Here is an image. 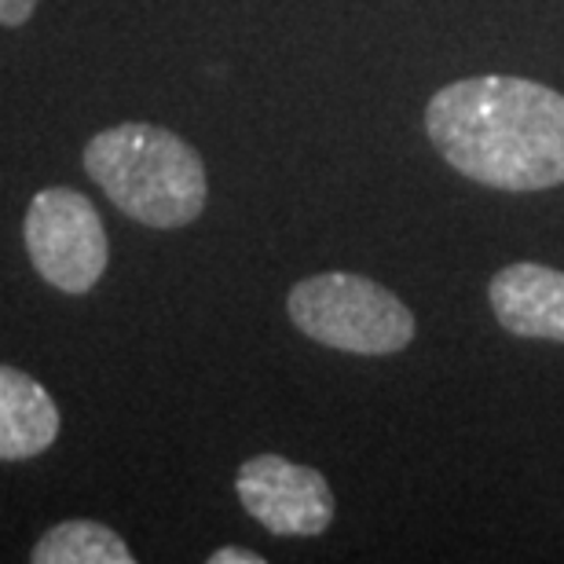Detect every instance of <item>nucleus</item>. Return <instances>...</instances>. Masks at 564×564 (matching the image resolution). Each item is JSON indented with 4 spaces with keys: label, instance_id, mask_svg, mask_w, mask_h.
I'll return each instance as SVG.
<instances>
[{
    "label": "nucleus",
    "instance_id": "4",
    "mask_svg": "<svg viewBox=\"0 0 564 564\" xmlns=\"http://www.w3.org/2000/svg\"><path fill=\"white\" fill-rule=\"evenodd\" d=\"M22 239L37 275L63 293H88L107 272V228L93 202L74 187L37 191L26 209Z\"/></svg>",
    "mask_w": 564,
    "mask_h": 564
},
{
    "label": "nucleus",
    "instance_id": "2",
    "mask_svg": "<svg viewBox=\"0 0 564 564\" xmlns=\"http://www.w3.org/2000/svg\"><path fill=\"white\" fill-rule=\"evenodd\" d=\"M85 173L126 217L158 231L198 220L209 198L202 154L147 121L96 132L85 147Z\"/></svg>",
    "mask_w": 564,
    "mask_h": 564
},
{
    "label": "nucleus",
    "instance_id": "8",
    "mask_svg": "<svg viewBox=\"0 0 564 564\" xmlns=\"http://www.w3.org/2000/svg\"><path fill=\"white\" fill-rule=\"evenodd\" d=\"M33 564H132V550L115 528L99 521H63L48 528L37 546Z\"/></svg>",
    "mask_w": 564,
    "mask_h": 564
},
{
    "label": "nucleus",
    "instance_id": "5",
    "mask_svg": "<svg viewBox=\"0 0 564 564\" xmlns=\"http://www.w3.org/2000/svg\"><path fill=\"white\" fill-rule=\"evenodd\" d=\"M235 491L246 513L272 535H323L334 521V491L323 473L282 455L242 462Z\"/></svg>",
    "mask_w": 564,
    "mask_h": 564
},
{
    "label": "nucleus",
    "instance_id": "9",
    "mask_svg": "<svg viewBox=\"0 0 564 564\" xmlns=\"http://www.w3.org/2000/svg\"><path fill=\"white\" fill-rule=\"evenodd\" d=\"M33 8H37V0H0V22L4 26H22V22H30Z\"/></svg>",
    "mask_w": 564,
    "mask_h": 564
},
{
    "label": "nucleus",
    "instance_id": "6",
    "mask_svg": "<svg viewBox=\"0 0 564 564\" xmlns=\"http://www.w3.org/2000/svg\"><path fill=\"white\" fill-rule=\"evenodd\" d=\"M491 312L502 330L564 345V272L546 264H506L488 286Z\"/></svg>",
    "mask_w": 564,
    "mask_h": 564
},
{
    "label": "nucleus",
    "instance_id": "7",
    "mask_svg": "<svg viewBox=\"0 0 564 564\" xmlns=\"http://www.w3.org/2000/svg\"><path fill=\"white\" fill-rule=\"evenodd\" d=\"M59 436V408L37 378L0 364V462H26Z\"/></svg>",
    "mask_w": 564,
    "mask_h": 564
},
{
    "label": "nucleus",
    "instance_id": "3",
    "mask_svg": "<svg viewBox=\"0 0 564 564\" xmlns=\"http://www.w3.org/2000/svg\"><path fill=\"white\" fill-rule=\"evenodd\" d=\"M293 326L337 352L389 356L414 341L411 308L381 282L352 272H323L301 279L286 297Z\"/></svg>",
    "mask_w": 564,
    "mask_h": 564
},
{
    "label": "nucleus",
    "instance_id": "1",
    "mask_svg": "<svg viewBox=\"0 0 564 564\" xmlns=\"http://www.w3.org/2000/svg\"><path fill=\"white\" fill-rule=\"evenodd\" d=\"M436 154L495 191L564 184V93L528 77H462L425 107Z\"/></svg>",
    "mask_w": 564,
    "mask_h": 564
},
{
    "label": "nucleus",
    "instance_id": "10",
    "mask_svg": "<svg viewBox=\"0 0 564 564\" xmlns=\"http://www.w3.org/2000/svg\"><path fill=\"white\" fill-rule=\"evenodd\" d=\"M209 564H264V557L253 554V550L224 546V550H217V554H209Z\"/></svg>",
    "mask_w": 564,
    "mask_h": 564
}]
</instances>
